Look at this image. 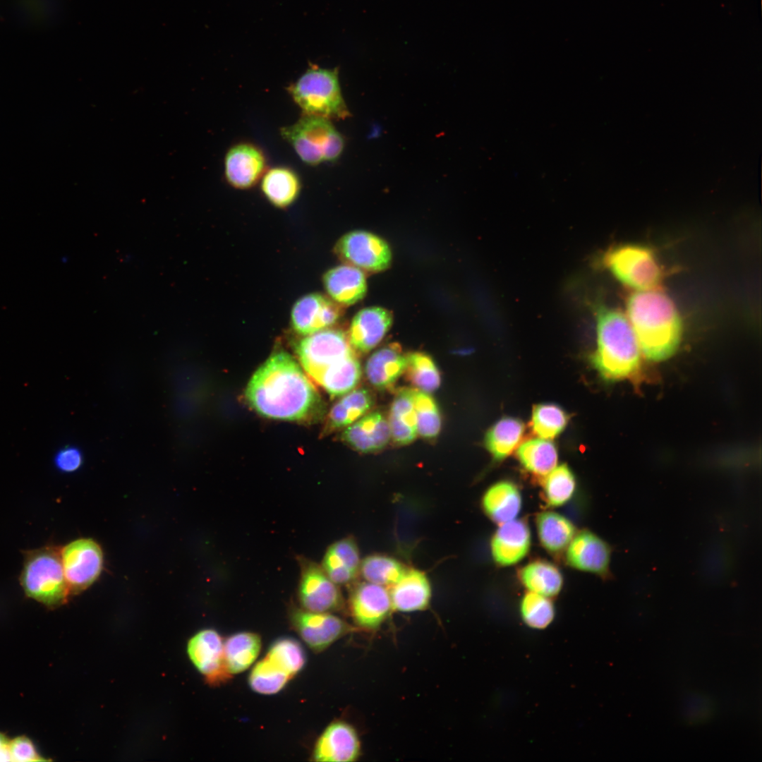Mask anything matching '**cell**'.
I'll list each match as a JSON object with an SVG mask.
<instances>
[{"instance_id":"1","label":"cell","mask_w":762,"mask_h":762,"mask_svg":"<svg viewBox=\"0 0 762 762\" xmlns=\"http://www.w3.org/2000/svg\"><path fill=\"white\" fill-rule=\"evenodd\" d=\"M250 406L261 416L282 421H305L320 411L321 399L294 358L272 354L255 372L246 389Z\"/></svg>"},{"instance_id":"2","label":"cell","mask_w":762,"mask_h":762,"mask_svg":"<svg viewBox=\"0 0 762 762\" xmlns=\"http://www.w3.org/2000/svg\"><path fill=\"white\" fill-rule=\"evenodd\" d=\"M296 351L304 370L332 397L348 393L360 381L359 361L341 330L327 328L306 335Z\"/></svg>"},{"instance_id":"3","label":"cell","mask_w":762,"mask_h":762,"mask_svg":"<svg viewBox=\"0 0 762 762\" xmlns=\"http://www.w3.org/2000/svg\"><path fill=\"white\" fill-rule=\"evenodd\" d=\"M627 319L648 360L662 361L677 350L682 322L672 301L656 289L638 291L627 302Z\"/></svg>"},{"instance_id":"4","label":"cell","mask_w":762,"mask_h":762,"mask_svg":"<svg viewBox=\"0 0 762 762\" xmlns=\"http://www.w3.org/2000/svg\"><path fill=\"white\" fill-rule=\"evenodd\" d=\"M641 349L632 327L619 310L602 308L597 315V348L591 362L608 381L634 376L641 366Z\"/></svg>"},{"instance_id":"5","label":"cell","mask_w":762,"mask_h":762,"mask_svg":"<svg viewBox=\"0 0 762 762\" xmlns=\"http://www.w3.org/2000/svg\"><path fill=\"white\" fill-rule=\"evenodd\" d=\"M20 581L27 597L49 608L66 603L70 594L61 550L56 547L46 546L26 551Z\"/></svg>"},{"instance_id":"6","label":"cell","mask_w":762,"mask_h":762,"mask_svg":"<svg viewBox=\"0 0 762 762\" xmlns=\"http://www.w3.org/2000/svg\"><path fill=\"white\" fill-rule=\"evenodd\" d=\"M338 74L337 68L326 69L311 64L288 87V92L303 114L329 120L344 119L350 116L341 95Z\"/></svg>"},{"instance_id":"7","label":"cell","mask_w":762,"mask_h":762,"mask_svg":"<svg viewBox=\"0 0 762 762\" xmlns=\"http://www.w3.org/2000/svg\"><path fill=\"white\" fill-rule=\"evenodd\" d=\"M281 135L294 149L306 164L316 166L338 159L344 147V140L330 120L304 115L294 124L282 127Z\"/></svg>"},{"instance_id":"8","label":"cell","mask_w":762,"mask_h":762,"mask_svg":"<svg viewBox=\"0 0 762 762\" xmlns=\"http://www.w3.org/2000/svg\"><path fill=\"white\" fill-rule=\"evenodd\" d=\"M605 265L622 284L638 291L654 289L662 270L653 252L639 245H624L610 250Z\"/></svg>"},{"instance_id":"9","label":"cell","mask_w":762,"mask_h":762,"mask_svg":"<svg viewBox=\"0 0 762 762\" xmlns=\"http://www.w3.org/2000/svg\"><path fill=\"white\" fill-rule=\"evenodd\" d=\"M300 576L297 595L301 608L318 612L333 613L344 607V598L338 586L320 564L298 557Z\"/></svg>"},{"instance_id":"10","label":"cell","mask_w":762,"mask_h":762,"mask_svg":"<svg viewBox=\"0 0 762 762\" xmlns=\"http://www.w3.org/2000/svg\"><path fill=\"white\" fill-rule=\"evenodd\" d=\"M334 252L345 264L370 272L385 270L392 261L387 243L364 231H354L343 236L337 243Z\"/></svg>"},{"instance_id":"11","label":"cell","mask_w":762,"mask_h":762,"mask_svg":"<svg viewBox=\"0 0 762 762\" xmlns=\"http://www.w3.org/2000/svg\"><path fill=\"white\" fill-rule=\"evenodd\" d=\"M61 557L70 594L78 593L89 587L102 569V551L90 538L69 543L61 549Z\"/></svg>"},{"instance_id":"12","label":"cell","mask_w":762,"mask_h":762,"mask_svg":"<svg viewBox=\"0 0 762 762\" xmlns=\"http://www.w3.org/2000/svg\"><path fill=\"white\" fill-rule=\"evenodd\" d=\"M289 617L294 631L315 653L325 650L352 629L332 613L311 612L295 605L290 607Z\"/></svg>"},{"instance_id":"13","label":"cell","mask_w":762,"mask_h":762,"mask_svg":"<svg viewBox=\"0 0 762 762\" xmlns=\"http://www.w3.org/2000/svg\"><path fill=\"white\" fill-rule=\"evenodd\" d=\"M187 652L208 684L219 685L231 677L224 662V640L217 631L207 629L195 634L188 641Z\"/></svg>"},{"instance_id":"14","label":"cell","mask_w":762,"mask_h":762,"mask_svg":"<svg viewBox=\"0 0 762 762\" xmlns=\"http://www.w3.org/2000/svg\"><path fill=\"white\" fill-rule=\"evenodd\" d=\"M349 601L354 623L365 630L380 627L392 610L387 587L366 581L352 589Z\"/></svg>"},{"instance_id":"15","label":"cell","mask_w":762,"mask_h":762,"mask_svg":"<svg viewBox=\"0 0 762 762\" xmlns=\"http://www.w3.org/2000/svg\"><path fill=\"white\" fill-rule=\"evenodd\" d=\"M612 549L600 537L588 530L576 532L566 548V561L572 568L598 575L610 576Z\"/></svg>"},{"instance_id":"16","label":"cell","mask_w":762,"mask_h":762,"mask_svg":"<svg viewBox=\"0 0 762 762\" xmlns=\"http://www.w3.org/2000/svg\"><path fill=\"white\" fill-rule=\"evenodd\" d=\"M341 306L320 294H307L294 304L292 327L301 335H309L333 325L342 315Z\"/></svg>"},{"instance_id":"17","label":"cell","mask_w":762,"mask_h":762,"mask_svg":"<svg viewBox=\"0 0 762 762\" xmlns=\"http://www.w3.org/2000/svg\"><path fill=\"white\" fill-rule=\"evenodd\" d=\"M361 753V743L354 727L341 720L330 723L318 738L312 758L315 761H355Z\"/></svg>"},{"instance_id":"18","label":"cell","mask_w":762,"mask_h":762,"mask_svg":"<svg viewBox=\"0 0 762 762\" xmlns=\"http://www.w3.org/2000/svg\"><path fill=\"white\" fill-rule=\"evenodd\" d=\"M266 167V158L260 148L250 143H240L226 154L225 177L231 186L248 189L262 178Z\"/></svg>"},{"instance_id":"19","label":"cell","mask_w":762,"mask_h":762,"mask_svg":"<svg viewBox=\"0 0 762 762\" xmlns=\"http://www.w3.org/2000/svg\"><path fill=\"white\" fill-rule=\"evenodd\" d=\"M499 525L491 538L492 557L500 566L514 565L529 552L530 528L525 521L516 519Z\"/></svg>"},{"instance_id":"20","label":"cell","mask_w":762,"mask_h":762,"mask_svg":"<svg viewBox=\"0 0 762 762\" xmlns=\"http://www.w3.org/2000/svg\"><path fill=\"white\" fill-rule=\"evenodd\" d=\"M392 313L381 307H368L358 311L349 327L348 338L354 350L367 353L374 349L389 331Z\"/></svg>"},{"instance_id":"21","label":"cell","mask_w":762,"mask_h":762,"mask_svg":"<svg viewBox=\"0 0 762 762\" xmlns=\"http://www.w3.org/2000/svg\"><path fill=\"white\" fill-rule=\"evenodd\" d=\"M391 439L388 419L380 411L366 413L346 427L342 440L356 451L370 453L383 449Z\"/></svg>"},{"instance_id":"22","label":"cell","mask_w":762,"mask_h":762,"mask_svg":"<svg viewBox=\"0 0 762 762\" xmlns=\"http://www.w3.org/2000/svg\"><path fill=\"white\" fill-rule=\"evenodd\" d=\"M388 591L392 610L401 612L426 609L432 594L428 576L423 571L414 568H407L402 577Z\"/></svg>"},{"instance_id":"23","label":"cell","mask_w":762,"mask_h":762,"mask_svg":"<svg viewBox=\"0 0 762 762\" xmlns=\"http://www.w3.org/2000/svg\"><path fill=\"white\" fill-rule=\"evenodd\" d=\"M406 366V354L401 346L389 344L375 351L368 359L365 367L367 379L378 389H392Z\"/></svg>"},{"instance_id":"24","label":"cell","mask_w":762,"mask_h":762,"mask_svg":"<svg viewBox=\"0 0 762 762\" xmlns=\"http://www.w3.org/2000/svg\"><path fill=\"white\" fill-rule=\"evenodd\" d=\"M361 557L358 547L351 537L332 543L322 557L321 567L336 584L353 581L359 574Z\"/></svg>"},{"instance_id":"25","label":"cell","mask_w":762,"mask_h":762,"mask_svg":"<svg viewBox=\"0 0 762 762\" xmlns=\"http://www.w3.org/2000/svg\"><path fill=\"white\" fill-rule=\"evenodd\" d=\"M323 284L330 298L341 306L358 302L367 291L363 272L346 264L328 270L323 276Z\"/></svg>"},{"instance_id":"26","label":"cell","mask_w":762,"mask_h":762,"mask_svg":"<svg viewBox=\"0 0 762 762\" xmlns=\"http://www.w3.org/2000/svg\"><path fill=\"white\" fill-rule=\"evenodd\" d=\"M521 505L522 498L518 487L507 480L492 485L481 499V507L485 514L498 524L515 519Z\"/></svg>"},{"instance_id":"27","label":"cell","mask_w":762,"mask_h":762,"mask_svg":"<svg viewBox=\"0 0 762 762\" xmlns=\"http://www.w3.org/2000/svg\"><path fill=\"white\" fill-rule=\"evenodd\" d=\"M414 389L399 390L390 406L388 422L391 438L397 445L411 443L418 435Z\"/></svg>"},{"instance_id":"28","label":"cell","mask_w":762,"mask_h":762,"mask_svg":"<svg viewBox=\"0 0 762 762\" xmlns=\"http://www.w3.org/2000/svg\"><path fill=\"white\" fill-rule=\"evenodd\" d=\"M373 402L372 394L365 388L352 389L345 394L329 411L325 432L348 427L368 413Z\"/></svg>"},{"instance_id":"29","label":"cell","mask_w":762,"mask_h":762,"mask_svg":"<svg viewBox=\"0 0 762 762\" xmlns=\"http://www.w3.org/2000/svg\"><path fill=\"white\" fill-rule=\"evenodd\" d=\"M541 545L549 552H562L575 536L574 524L566 516L552 511L539 513L536 519Z\"/></svg>"},{"instance_id":"30","label":"cell","mask_w":762,"mask_h":762,"mask_svg":"<svg viewBox=\"0 0 762 762\" xmlns=\"http://www.w3.org/2000/svg\"><path fill=\"white\" fill-rule=\"evenodd\" d=\"M298 174L286 167H276L266 170L261 178V190L274 206L284 208L293 203L301 190Z\"/></svg>"},{"instance_id":"31","label":"cell","mask_w":762,"mask_h":762,"mask_svg":"<svg viewBox=\"0 0 762 762\" xmlns=\"http://www.w3.org/2000/svg\"><path fill=\"white\" fill-rule=\"evenodd\" d=\"M262 646L260 636L253 632L234 634L224 641V657L230 675L246 671L258 658Z\"/></svg>"},{"instance_id":"32","label":"cell","mask_w":762,"mask_h":762,"mask_svg":"<svg viewBox=\"0 0 762 762\" xmlns=\"http://www.w3.org/2000/svg\"><path fill=\"white\" fill-rule=\"evenodd\" d=\"M521 583L528 591L546 597L557 595L563 586V577L553 564L537 560L523 567L519 574Z\"/></svg>"},{"instance_id":"33","label":"cell","mask_w":762,"mask_h":762,"mask_svg":"<svg viewBox=\"0 0 762 762\" xmlns=\"http://www.w3.org/2000/svg\"><path fill=\"white\" fill-rule=\"evenodd\" d=\"M524 431V424L519 419L511 417L501 418L487 432L485 447L494 459L502 461L519 445Z\"/></svg>"},{"instance_id":"34","label":"cell","mask_w":762,"mask_h":762,"mask_svg":"<svg viewBox=\"0 0 762 762\" xmlns=\"http://www.w3.org/2000/svg\"><path fill=\"white\" fill-rule=\"evenodd\" d=\"M516 454L521 466L540 478L557 466L558 459L555 445L542 438L525 441L519 447Z\"/></svg>"},{"instance_id":"35","label":"cell","mask_w":762,"mask_h":762,"mask_svg":"<svg viewBox=\"0 0 762 762\" xmlns=\"http://www.w3.org/2000/svg\"><path fill=\"white\" fill-rule=\"evenodd\" d=\"M406 569L400 561L394 557L373 554L361 562L359 574L366 581L391 587L402 577Z\"/></svg>"},{"instance_id":"36","label":"cell","mask_w":762,"mask_h":762,"mask_svg":"<svg viewBox=\"0 0 762 762\" xmlns=\"http://www.w3.org/2000/svg\"><path fill=\"white\" fill-rule=\"evenodd\" d=\"M541 478L544 499L553 507L566 504L572 497L576 489L575 476L565 464L555 466Z\"/></svg>"},{"instance_id":"37","label":"cell","mask_w":762,"mask_h":762,"mask_svg":"<svg viewBox=\"0 0 762 762\" xmlns=\"http://www.w3.org/2000/svg\"><path fill=\"white\" fill-rule=\"evenodd\" d=\"M404 373L416 389L430 393L440 385V371L433 358L425 353L412 352L406 354Z\"/></svg>"},{"instance_id":"38","label":"cell","mask_w":762,"mask_h":762,"mask_svg":"<svg viewBox=\"0 0 762 762\" xmlns=\"http://www.w3.org/2000/svg\"><path fill=\"white\" fill-rule=\"evenodd\" d=\"M291 679L287 672L265 655L253 667L248 684L255 692L271 695L282 690Z\"/></svg>"},{"instance_id":"39","label":"cell","mask_w":762,"mask_h":762,"mask_svg":"<svg viewBox=\"0 0 762 762\" xmlns=\"http://www.w3.org/2000/svg\"><path fill=\"white\" fill-rule=\"evenodd\" d=\"M568 421V414L560 406L550 403L540 404L533 409L531 426L540 438L552 440L564 430Z\"/></svg>"},{"instance_id":"40","label":"cell","mask_w":762,"mask_h":762,"mask_svg":"<svg viewBox=\"0 0 762 762\" xmlns=\"http://www.w3.org/2000/svg\"><path fill=\"white\" fill-rule=\"evenodd\" d=\"M413 399L418 435L426 439L435 438L442 425L440 410L435 399L429 393L416 389Z\"/></svg>"},{"instance_id":"41","label":"cell","mask_w":762,"mask_h":762,"mask_svg":"<svg viewBox=\"0 0 762 762\" xmlns=\"http://www.w3.org/2000/svg\"><path fill=\"white\" fill-rule=\"evenodd\" d=\"M266 656L293 678L303 667L306 654L301 643L292 638H281L269 648Z\"/></svg>"},{"instance_id":"42","label":"cell","mask_w":762,"mask_h":762,"mask_svg":"<svg viewBox=\"0 0 762 762\" xmlns=\"http://www.w3.org/2000/svg\"><path fill=\"white\" fill-rule=\"evenodd\" d=\"M521 614L531 627H547L554 617V607L548 597L528 591L521 601Z\"/></svg>"},{"instance_id":"43","label":"cell","mask_w":762,"mask_h":762,"mask_svg":"<svg viewBox=\"0 0 762 762\" xmlns=\"http://www.w3.org/2000/svg\"><path fill=\"white\" fill-rule=\"evenodd\" d=\"M8 754L11 761H47L38 754L32 742L25 736L17 737L9 740Z\"/></svg>"},{"instance_id":"44","label":"cell","mask_w":762,"mask_h":762,"mask_svg":"<svg viewBox=\"0 0 762 762\" xmlns=\"http://www.w3.org/2000/svg\"><path fill=\"white\" fill-rule=\"evenodd\" d=\"M81 451L74 446H66L59 450L54 457V464L57 469L64 473H72L77 471L83 464Z\"/></svg>"},{"instance_id":"45","label":"cell","mask_w":762,"mask_h":762,"mask_svg":"<svg viewBox=\"0 0 762 762\" xmlns=\"http://www.w3.org/2000/svg\"><path fill=\"white\" fill-rule=\"evenodd\" d=\"M9 739L5 734L0 732V761H9L8 754Z\"/></svg>"}]
</instances>
